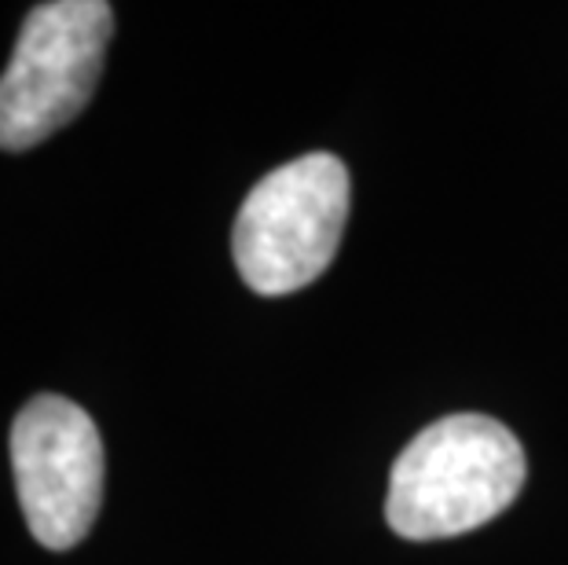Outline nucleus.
<instances>
[{"instance_id":"f257e3e1","label":"nucleus","mask_w":568,"mask_h":565,"mask_svg":"<svg viewBox=\"0 0 568 565\" xmlns=\"http://www.w3.org/2000/svg\"><path fill=\"white\" fill-rule=\"evenodd\" d=\"M525 485V448L488 415H447L407 444L389 474L385 522L404 539L488 525Z\"/></svg>"},{"instance_id":"f03ea898","label":"nucleus","mask_w":568,"mask_h":565,"mask_svg":"<svg viewBox=\"0 0 568 565\" xmlns=\"http://www.w3.org/2000/svg\"><path fill=\"white\" fill-rule=\"evenodd\" d=\"M348 221V170L334 154H305L272 170L235 218V264L250 291L280 297L331 269Z\"/></svg>"},{"instance_id":"7ed1b4c3","label":"nucleus","mask_w":568,"mask_h":565,"mask_svg":"<svg viewBox=\"0 0 568 565\" xmlns=\"http://www.w3.org/2000/svg\"><path fill=\"white\" fill-rule=\"evenodd\" d=\"M111 33L114 11L103 0H55L30 11L0 74V148H38L74 122L100 85Z\"/></svg>"},{"instance_id":"20e7f679","label":"nucleus","mask_w":568,"mask_h":565,"mask_svg":"<svg viewBox=\"0 0 568 565\" xmlns=\"http://www.w3.org/2000/svg\"><path fill=\"white\" fill-rule=\"evenodd\" d=\"M11 466L33 539L48 551L78 547L103 503V441L92 415L67 396H33L11 426Z\"/></svg>"}]
</instances>
